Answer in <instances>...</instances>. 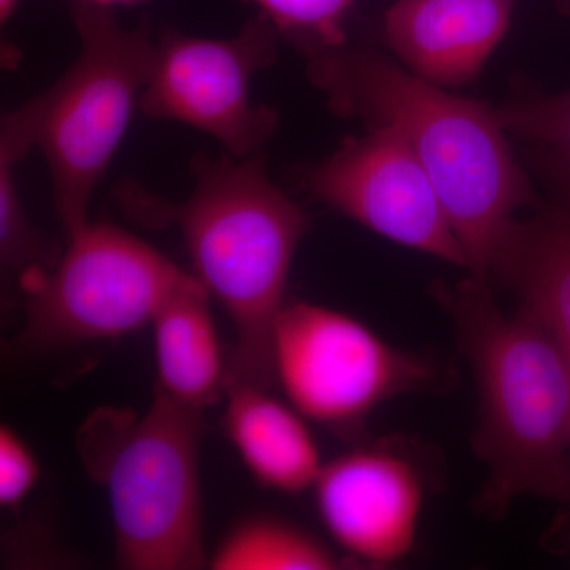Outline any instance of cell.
Here are the masks:
<instances>
[{"mask_svg":"<svg viewBox=\"0 0 570 570\" xmlns=\"http://www.w3.org/2000/svg\"><path fill=\"white\" fill-rule=\"evenodd\" d=\"M321 540L284 521L254 517L225 535L209 558L214 570H330L344 568Z\"/></svg>","mask_w":570,"mask_h":570,"instance_id":"9a60e30c","label":"cell"},{"mask_svg":"<svg viewBox=\"0 0 570 570\" xmlns=\"http://www.w3.org/2000/svg\"><path fill=\"white\" fill-rule=\"evenodd\" d=\"M18 157L0 148V261L3 273L26 276L47 272L58 262L61 250L33 228L22 209L14 184Z\"/></svg>","mask_w":570,"mask_h":570,"instance_id":"e0dca14e","label":"cell"},{"mask_svg":"<svg viewBox=\"0 0 570 570\" xmlns=\"http://www.w3.org/2000/svg\"><path fill=\"white\" fill-rule=\"evenodd\" d=\"M80 52L61 80L2 119L26 148L40 149L66 236L88 223L100 183L151 73L156 40L148 26L126 29L108 9L73 6Z\"/></svg>","mask_w":570,"mask_h":570,"instance_id":"5b68a950","label":"cell"},{"mask_svg":"<svg viewBox=\"0 0 570 570\" xmlns=\"http://www.w3.org/2000/svg\"><path fill=\"white\" fill-rule=\"evenodd\" d=\"M277 33L262 17L230 39L167 29L157 37L138 107L148 118L186 124L209 135L236 159L261 156L275 132L277 115L250 100V82L275 62Z\"/></svg>","mask_w":570,"mask_h":570,"instance_id":"ba28073f","label":"cell"},{"mask_svg":"<svg viewBox=\"0 0 570 570\" xmlns=\"http://www.w3.org/2000/svg\"><path fill=\"white\" fill-rule=\"evenodd\" d=\"M225 396V433L255 480L285 494L314 487L322 461L299 415L268 390L234 384Z\"/></svg>","mask_w":570,"mask_h":570,"instance_id":"4fadbf2b","label":"cell"},{"mask_svg":"<svg viewBox=\"0 0 570 570\" xmlns=\"http://www.w3.org/2000/svg\"><path fill=\"white\" fill-rule=\"evenodd\" d=\"M204 431V411L159 387L142 417L100 409L82 425L78 450L89 474L107 490L122 569L209 566L198 478Z\"/></svg>","mask_w":570,"mask_h":570,"instance_id":"277c9868","label":"cell"},{"mask_svg":"<svg viewBox=\"0 0 570 570\" xmlns=\"http://www.w3.org/2000/svg\"><path fill=\"white\" fill-rule=\"evenodd\" d=\"M20 0H0V21L6 24L10 20Z\"/></svg>","mask_w":570,"mask_h":570,"instance_id":"44dd1931","label":"cell"},{"mask_svg":"<svg viewBox=\"0 0 570 570\" xmlns=\"http://www.w3.org/2000/svg\"><path fill=\"white\" fill-rule=\"evenodd\" d=\"M273 351L276 381L295 411L347 436L385 401L434 387L441 377L433 360L393 347L346 314L298 299L284 303Z\"/></svg>","mask_w":570,"mask_h":570,"instance_id":"52a82bcc","label":"cell"},{"mask_svg":"<svg viewBox=\"0 0 570 570\" xmlns=\"http://www.w3.org/2000/svg\"><path fill=\"white\" fill-rule=\"evenodd\" d=\"M75 6L97 7V9H108L116 6H134L142 0H71Z\"/></svg>","mask_w":570,"mask_h":570,"instance_id":"ffe728a7","label":"cell"},{"mask_svg":"<svg viewBox=\"0 0 570 570\" xmlns=\"http://www.w3.org/2000/svg\"><path fill=\"white\" fill-rule=\"evenodd\" d=\"M307 70L333 110L389 127L407 142L466 253L469 276L490 284L494 254L517 209L534 202L499 111L452 96L373 51L316 52Z\"/></svg>","mask_w":570,"mask_h":570,"instance_id":"6da1fadb","label":"cell"},{"mask_svg":"<svg viewBox=\"0 0 570 570\" xmlns=\"http://www.w3.org/2000/svg\"><path fill=\"white\" fill-rule=\"evenodd\" d=\"M318 515L358 564L385 568L414 549L425 483L401 442H370L322 464Z\"/></svg>","mask_w":570,"mask_h":570,"instance_id":"30bf717a","label":"cell"},{"mask_svg":"<svg viewBox=\"0 0 570 570\" xmlns=\"http://www.w3.org/2000/svg\"><path fill=\"white\" fill-rule=\"evenodd\" d=\"M510 21V0H396L389 47L412 73L450 88L478 77Z\"/></svg>","mask_w":570,"mask_h":570,"instance_id":"8fae6325","label":"cell"},{"mask_svg":"<svg viewBox=\"0 0 570 570\" xmlns=\"http://www.w3.org/2000/svg\"><path fill=\"white\" fill-rule=\"evenodd\" d=\"M277 32L291 37L311 56L344 47V21L354 0H246Z\"/></svg>","mask_w":570,"mask_h":570,"instance_id":"ac0fdd59","label":"cell"},{"mask_svg":"<svg viewBox=\"0 0 570 570\" xmlns=\"http://www.w3.org/2000/svg\"><path fill=\"white\" fill-rule=\"evenodd\" d=\"M209 292L194 275L165 298L153 318L157 387L186 406H213L227 392Z\"/></svg>","mask_w":570,"mask_h":570,"instance_id":"5bb4252c","label":"cell"},{"mask_svg":"<svg viewBox=\"0 0 570 570\" xmlns=\"http://www.w3.org/2000/svg\"><path fill=\"white\" fill-rule=\"evenodd\" d=\"M490 277L519 298L570 354V212L554 204L513 219L494 254Z\"/></svg>","mask_w":570,"mask_h":570,"instance_id":"7c38bea8","label":"cell"},{"mask_svg":"<svg viewBox=\"0 0 570 570\" xmlns=\"http://www.w3.org/2000/svg\"><path fill=\"white\" fill-rule=\"evenodd\" d=\"M189 276L118 225L88 220L67 236L52 268L21 281L26 321L18 343L50 348L129 335L151 324Z\"/></svg>","mask_w":570,"mask_h":570,"instance_id":"8992f818","label":"cell"},{"mask_svg":"<svg viewBox=\"0 0 570 570\" xmlns=\"http://www.w3.org/2000/svg\"><path fill=\"white\" fill-rule=\"evenodd\" d=\"M194 190L170 204L132 183L119 187L122 208L135 219L181 232L195 277L205 285L235 330L227 362L228 385L269 390L276 384V318L288 272L307 230V216L269 181L261 156L236 159L198 154Z\"/></svg>","mask_w":570,"mask_h":570,"instance_id":"7a4b0ae2","label":"cell"},{"mask_svg":"<svg viewBox=\"0 0 570 570\" xmlns=\"http://www.w3.org/2000/svg\"><path fill=\"white\" fill-rule=\"evenodd\" d=\"M299 179L314 200L374 234L468 269L430 176L395 130L373 127L365 137L347 138Z\"/></svg>","mask_w":570,"mask_h":570,"instance_id":"9c48e42d","label":"cell"},{"mask_svg":"<svg viewBox=\"0 0 570 570\" xmlns=\"http://www.w3.org/2000/svg\"><path fill=\"white\" fill-rule=\"evenodd\" d=\"M39 479V464L31 449L9 425L0 428V504L20 508Z\"/></svg>","mask_w":570,"mask_h":570,"instance_id":"d6986e66","label":"cell"},{"mask_svg":"<svg viewBox=\"0 0 570 570\" xmlns=\"http://www.w3.org/2000/svg\"><path fill=\"white\" fill-rule=\"evenodd\" d=\"M434 298L455 324L478 387L472 449L487 480L475 508L501 519L521 497L570 501V354L528 311L504 314L469 276Z\"/></svg>","mask_w":570,"mask_h":570,"instance_id":"3957f363","label":"cell"},{"mask_svg":"<svg viewBox=\"0 0 570 570\" xmlns=\"http://www.w3.org/2000/svg\"><path fill=\"white\" fill-rule=\"evenodd\" d=\"M498 111L505 130L539 149L558 194L557 205L570 212V89L531 94Z\"/></svg>","mask_w":570,"mask_h":570,"instance_id":"2e32d148","label":"cell"}]
</instances>
